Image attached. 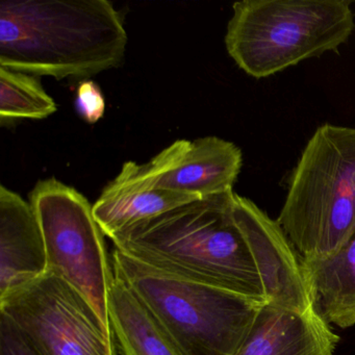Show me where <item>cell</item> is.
<instances>
[{
    "label": "cell",
    "mask_w": 355,
    "mask_h": 355,
    "mask_svg": "<svg viewBox=\"0 0 355 355\" xmlns=\"http://www.w3.org/2000/svg\"><path fill=\"white\" fill-rule=\"evenodd\" d=\"M114 248L155 269L297 311L315 307L302 257L276 220L234 191L130 226Z\"/></svg>",
    "instance_id": "cell-1"
},
{
    "label": "cell",
    "mask_w": 355,
    "mask_h": 355,
    "mask_svg": "<svg viewBox=\"0 0 355 355\" xmlns=\"http://www.w3.org/2000/svg\"><path fill=\"white\" fill-rule=\"evenodd\" d=\"M123 20L107 0H5L0 66L34 76L90 78L125 55Z\"/></svg>",
    "instance_id": "cell-2"
},
{
    "label": "cell",
    "mask_w": 355,
    "mask_h": 355,
    "mask_svg": "<svg viewBox=\"0 0 355 355\" xmlns=\"http://www.w3.org/2000/svg\"><path fill=\"white\" fill-rule=\"evenodd\" d=\"M276 221L303 261L327 259L354 236V128L327 123L315 130Z\"/></svg>",
    "instance_id": "cell-3"
},
{
    "label": "cell",
    "mask_w": 355,
    "mask_h": 355,
    "mask_svg": "<svg viewBox=\"0 0 355 355\" xmlns=\"http://www.w3.org/2000/svg\"><path fill=\"white\" fill-rule=\"evenodd\" d=\"M111 261L182 355H236L266 304L165 273L115 248Z\"/></svg>",
    "instance_id": "cell-4"
},
{
    "label": "cell",
    "mask_w": 355,
    "mask_h": 355,
    "mask_svg": "<svg viewBox=\"0 0 355 355\" xmlns=\"http://www.w3.org/2000/svg\"><path fill=\"white\" fill-rule=\"evenodd\" d=\"M350 0H243L232 6L225 46L261 80L305 60L338 51L355 31Z\"/></svg>",
    "instance_id": "cell-5"
},
{
    "label": "cell",
    "mask_w": 355,
    "mask_h": 355,
    "mask_svg": "<svg viewBox=\"0 0 355 355\" xmlns=\"http://www.w3.org/2000/svg\"><path fill=\"white\" fill-rule=\"evenodd\" d=\"M28 202L42 232L49 271L82 293L112 330L109 300L113 267L93 205L55 178L39 182Z\"/></svg>",
    "instance_id": "cell-6"
},
{
    "label": "cell",
    "mask_w": 355,
    "mask_h": 355,
    "mask_svg": "<svg viewBox=\"0 0 355 355\" xmlns=\"http://www.w3.org/2000/svg\"><path fill=\"white\" fill-rule=\"evenodd\" d=\"M0 313L44 355H117L113 330L82 293L53 272L0 299Z\"/></svg>",
    "instance_id": "cell-7"
},
{
    "label": "cell",
    "mask_w": 355,
    "mask_h": 355,
    "mask_svg": "<svg viewBox=\"0 0 355 355\" xmlns=\"http://www.w3.org/2000/svg\"><path fill=\"white\" fill-rule=\"evenodd\" d=\"M130 164L147 188L203 198L234 191L243 155L234 143L211 136L175 141L148 163Z\"/></svg>",
    "instance_id": "cell-8"
},
{
    "label": "cell",
    "mask_w": 355,
    "mask_h": 355,
    "mask_svg": "<svg viewBox=\"0 0 355 355\" xmlns=\"http://www.w3.org/2000/svg\"><path fill=\"white\" fill-rule=\"evenodd\" d=\"M340 336L317 309L266 303L236 355H334Z\"/></svg>",
    "instance_id": "cell-9"
},
{
    "label": "cell",
    "mask_w": 355,
    "mask_h": 355,
    "mask_svg": "<svg viewBox=\"0 0 355 355\" xmlns=\"http://www.w3.org/2000/svg\"><path fill=\"white\" fill-rule=\"evenodd\" d=\"M49 272L42 232L30 202L0 187V299Z\"/></svg>",
    "instance_id": "cell-10"
},
{
    "label": "cell",
    "mask_w": 355,
    "mask_h": 355,
    "mask_svg": "<svg viewBox=\"0 0 355 355\" xmlns=\"http://www.w3.org/2000/svg\"><path fill=\"white\" fill-rule=\"evenodd\" d=\"M197 199L200 198L147 188L128 162L117 178L103 189L93 205V214L103 234L111 239L134 224Z\"/></svg>",
    "instance_id": "cell-11"
},
{
    "label": "cell",
    "mask_w": 355,
    "mask_h": 355,
    "mask_svg": "<svg viewBox=\"0 0 355 355\" xmlns=\"http://www.w3.org/2000/svg\"><path fill=\"white\" fill-rule=\"evenodd\" d=\"M303 266L318 313L331 326L355 325V234L331 257L303 261Z\"/></svg>",
    "instance_id": "cell-12"
},
{
    "label": "cell",
    "mask_w": 355,
    "mask_h": 355,
    "mask_svg": "<svg viewBox=\"0 0 355 355\" xmlns=\"http://www.w3.org/2000/svg\"><path fill=\"white\" fill-rule=\"evenodd\" d=\"M109 313L120 354L182 355L144 305L115 273L110 291Z\"/></svg>",
    "instance_id": "cell-13"
},
{
    "label": "cell",
    "mask_w": 355,
    "mask_h": 355,
    "mask_svg": "<svg viewBox=\"0 0 355 355\" xmlns=\"http://www.w3.org/2000/svg\"><path fill=\"white\" fill-rule=\"evenodd\" d=\"M57 103L34 76L0 66V121L41 120L57 112Z\"/></svg>",
    "instance_id": "cell-14"
},
{
    "label": "cell",
    "mask_w": 355,
    "mask_h": 355,
    "mask_svg": "<svg viewBox=\"0 0 355 355\" xmlns=\"http://www.w3.org/2000/svg\"><path fill=\"white\" fill-rule=\"evenodd\" d=\"M0 355H44L10 318L0 313Z\"/></svg>",
    "instance_id": "cell-15"
},
{
    "label": "cell",
    "mask_w": 355,
    "mask_h": 355,
    "mask_svg": "<svg viewBox=\"0 0 355 355\" xmlns=\"http://www.w3.org/2000/svg\"><path fill=\"white\" fill-rule=\"evenodd\" d=\"M76 109L89 123H95L103 118L105 111V101L101 89L95 83L87 80L78 86Z\"/></svg>",
    "instance_id": "cell-16"
}]
</instances>
